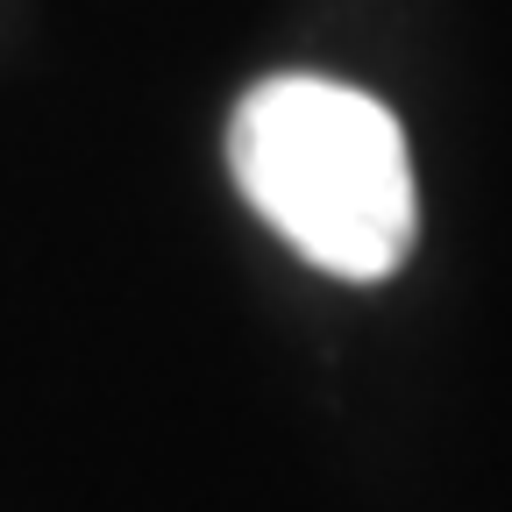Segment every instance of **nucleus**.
<instances>
[{
    "instance_id": "obj_1",
    "label": "nucleus",
    "mask_w": 512,
    "mask_h": 512,
    "mask_svg": "<svg viewBox=\"0 0 512 512\" xmlns=\"http://www.w3.org/2000/svg\"><path fill=\"white\" fill-rule=\"evenodd\" d=\"M228 164L242 200L313 271L377 285L406 264L420 200L406 128L384 100L313 72L264 79L242 93L228 121Z\"/></svg>"
}]
</instances>
